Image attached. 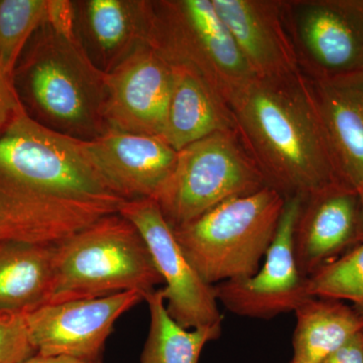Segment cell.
I'll use <instances>...</instances> for the list:
<instances>
[{"mask_svg":"<svg viewBox=\"0 0 363 363\" xmlns=\"http://www.w3.org/2000/svg\"><path fill=\"white\" fill-rule=\"evenodd\" d=\"M124 202L84 142L45 128L23 106L0 135V240L52 247Z\"/></svg>","mask_w":363,"mask_h":363,"instance_id":"cell-1","label":"cell"},{"mask_svg":"<svg viewBox=\"0 0 363 363\" xmlns=\"http://www.w3.org/2000/svg\"><path fill=\"white\" fill-rule=\"evenodd\" d=\"M236 130L267 187L306 197L341 182L332 162L309 81L257 77L231 100Z\"/></svg>","mask_w":363,"mask_h":363,"instance_id":"cell-2","label":"cell"},{"mask_svg":"<svg viewBox=\"0 0 363 363\" xmlns=\"http://www.w3.org/2000/svg\"><path fill=\"white\" fill-rule=\"evenodd\" d=\"M32 40L13 73L26 113L45 128L82 142L104 135L106 74L91 63L77 40L47 23Z\"/></svg>","mask_w":363,"mask_h":363,"instance_id":"cell-3","label":"cell"},{"mask_svg":"<svg viewBox=\"0 0 363 363\" xmlns=\"http://www.w3.org/2000/svg\"><path fill=\"white\" fill-rule=\"evenodd\" d=\"M162 279L138 228L114 213L55 245L48 304L138 291L147 296Z\"/></svg>","mask_w":363,"mask_h":363,"instance_id":"cell-4","label":"cell"},{"mask_svg":"<svg viewBox=\"0 0 363 363\" xmlns=\"http://www.w3.org/2000/svg\"><path fill=\"white\" fill-rule=\"evenodd\" d=\"M286 198L269 187L229 200L174 233L209 285L252 277L274 240Z\"/></svg>","mask_w":363,"mask_h":363,"instance_id":"cell-5","label":"cell"},{"mask_svg":"<svg viewBox=\"0 0 363 363\" xmlns=\"http://www.w3.org/2000/svg\"><path fill=\"white\" fill-rule=\"evenodd\" d=\"M149 44L192 72L227 104L257 78L212 0H152Z\"/></svg>","mask_w":363,"mask_h":363,"instance_id":"cell-6","label":"cell"},{"mask_svg":"<svg viewBox=\"0 0 363 363\" xmlns=\"http://www.w3.org/2000/svg\"><path fill=\"white\" fill-rule=\"evenodd\" d=\"M266 187L238 130L221 131L178 152L175 169L155 201L174 229Z\"/></svg>","mask_w":363,"mask_h":363,"instance_id":"cell-7","label":"cell"},{"mask_svg":"<svg viewBox=\"0 0 363 363\" xmlns=\"http://www.w3.org/2000/svg\"><path fill=\"white\" fill-rule=\"evenodd\" d=\"M298 69L311 81L363 70V0H281Z\"/></svg>","mask_w":363,"mask_h":363,"instance_id":"cell-8","label":"cell"},{"mask_svg":"<svg viewBox=\"0 0 363 363\" xmlns=\"http://www.w3.org/2000/svg\"><path fill=\"white\" fill-rule=\"evenodd\" d=\"M142 234L164 283L169 316L186 329L222 323L214 286L196 271L154 199L125 201L118 211Z\"/></svg>","mask_w":363,"mask_h":363,"instance_id":"cell-9","label":"cell"},{"mask_svg":"<svg viewBox=\"0 0 363 363\" xmlns=\"http://www.w3.org/2000/svg\"><path fill=\"white\" fill-rule=\"evenodd\" d=\"M303 198H286L277 233L259 271L248 278L214 286L217 300L228 311L241 317L271 319L295 312L310 298L308 279L298 272L294 252V231Z\"/></svg>","mask_w":363,"mask_h":363,"instance_id":"cell-10","label":"cell"},{"mask_svg":"<svg viewBox=\"0 0 363 363\" xmlns=\"http://www.w3.org/2000/svg\"><path fill=\"white\" fill-rule=\"evenodd\" d=\"M145 301L138 291L47 304L26 315L37 353L100 362L118 318Z\"/></svg>","mask_w":363,"mask_h":363,"instance_id":"cell-11","label":"cell"},{"mask_svg":"<svg viewBox=\"0 0 363 363\" xmlns=\"http://www.w3.org/2000/svg\"><path fill=\"white\" fill-rule=\"evenodd\" d=\"M175 70L147 44L106 74L104 119L107 130L162 136Z\"/></svg>","mask_w":363,"mask_h":363,"instance_id":"cell-12","label":"cell"},{"mask_svg":"<svg viewBox=\"0 0 363 363\" xmlns=\"http://www.w3.org/2000/svg\"><path fill=\"white\" fill-rule=\"evenodd\" d=\"M362 242L363 209L357 190L338 182L303 198L294 252L304 278Z\"/></svg>","mask_w":363,"mask_h":363,"instance_id":"cell-13","label":"cell"},{"mask_svg":"<svg viewBox=\"0 0 363 363\" xmlns=\"http://www.w3.org/2000/svg\"><path fill=\"white\" fill-rule=\"evenodd\" d=\"M84 147L98 174L124 201L156 199L178 159L161 136L111 130L84 142Z\"/></svg>","mask_w":363,"mask_h":363,"instance_id":"cell-14","label":"cell"},{"mask_svg":"<svg viewBox=\"0 0 363 363\" xmlns=\"http://www.w3.org/2000/svg\"><path fill=\"white\" fill-rule=\"evenodd\" d=\"M243 58L259 78L301 73L281 0H212Z\"/></svg>","mask_w":363,"mask_h":363,"instance_id":"cell-15","label":"cell"},{"mask_svg":"<svg viewBox=\"0 0 363 363\" xmlns=\"http://www.w3.org/2000/svg\"><path fill=\"white\" fill-rule=\"evenodd\" d=\"M76 39L98 70L108 74L149 44L150 0L74 1Z\"/></svg>","mask_w":363,"mask_h":363,"instance_id":"cell-16","label":"cell"},{"mask_svg":"<svg viewBox=\"0 0 363 363\" xmlns=\"http://www.w3.org/2000/svg\"><path fill=\"white\" fill-rule=\"evenodd\" d=\"M308 81L339 180L358 190L363 186V70Z\"/></svg>","mask_w":363,"mask_h":363,"instance_id":"cell-17","label":"cell"},{"mask_svg":"<svg viewBox=\"0 0 363 363\" xmlns=\"http://www.w3.org/2000/svg\"><path fill=\"white\" fill-rule=\"evenodd\" d=\"M173 67L175 81L162 140L180 152L213 133L236 130L233 111L225 100L192 72Z\"/></svg>","mask_w":363,"mask_h":363,"instance_id":"cell-18","label":"cell"},{"mask_svg":"<svg viewBox=\"0 0 363 363\" xmlns=\"http://www.w3.org/2000/svg\"><path fill=\"white\" fill-rule=\"evenodd\" d=\"M55 245L0 240V316L26 315L49 303Z\"/></svg>","mask_w":363,"mask_h":363,"instance_id":"cell-19","label":"cell"},{"mask_svg":"<svg viewBox=\"0 0 363 363\" xmlns=\"http://www.w3.org/2000/svg\"><path fill=\"white\" fill-rule=\"evenodd\" d=\"M290 363H321L363 331V314L342 301L310 297L297 309Z\"/></svg>","mask_w":363,"mask_h":363,"instance_id":"cell-20","label":"cell"},{"mask_svg":"<svg viewBox=\"0 0 363 363\" xmlns=\"http://www.w3.org/2000/svg\"><path fill=\"white\" fill-rule=\"evenodd\" d=\"M150 330L140 363H199L205 346L221 335L222 323L195 329L180 326L169 316L161 289L145 298Z\"/></svg>","mask_w":363,"mask_h":363,"instance_id":"cell-21","label":"cell"},{"mask_svg":"<svg viewBox=\"0 0 363 363\" xmlns=\"http://www.w3.org/2000/svg\"><path fill=\"white\" fill-rule=\"evenodd\" d=\"M48 0H0V63L13 76L35 33L47 23Z\"/></svg>","mask_w":363,"mask_h":363,"instance_id":"cell-22","label":"cell"},{"mask_svg":"<svg viewBox=\"0 0 363 363\" xmlns=\"http://www.w3.org/2000/svg\"><path fill=\"white\" fill-rule=\"evenodd\" d=\"M310 297L347 301L363 314V242L308 278Z\"/></svg>","mask_w":363,"mask_h":363,"instance_id":"cell-23","label":"cell"},{"mask_svg":"<svg viewBox=\"0 0 363 363\" xmlns=\"http://www.w3.org/2000/svg\"><path fill=\"white\" fill-rule=\"evenodd\" d=\"M35 353L26 315L0 316V363H23Z\"/></svg>","mask_w":363,"mask_h":363,"instance_id":"cell-24","label":"cell"},{"mask_svg":"<svg viewBox=\"0 0 363 363\" xmlns=\"http://www.w3.org/2000/svg\"><path fill=\"white\" fill-rule=\"evenodd\" d=\"M47 23L67 39L76 40V14L74 1L48 0Z\"/></svg>","mask_w":363,"mask_h":363,"instance_id":"cell-25","label":"cell"},{"mask_svg":"<svg viewBox=\"0 0 363 363\" xmlns=\"http://www.w3.org/2000/svg\"><path fill=\"white\" fill-rule=\"evenodd\" d=\"M20 97L13 84V77L9 75L0 63V135L21 111Z\"/></svg>","mask_w":363,"mask_h":363,"instance_id":"cell-26","label":"cell"},{"mask_svg":"<svg viewBox=\"0 0 363 363\" xmlns=\"http://www.w3.org/2000/svg\"><path fill=\"white\" fill-rule=\"evenodd\" d=\"M321 363H363V331L355 334Z\"/></svg>","mask_w":363,"mask_h":363,"instance_id":"cell-27","label":"cell"},{"mask_svg":"<svg viewBox=\"0 0 363 363\" xmlns=\"http://www.w3.org/2000/svg\"><path fill=\"white\" fill-rule=\"evenodd\" d=\"M23 363H104L100 362H87V360L78 359L63 355H43L35 353L33 357L28 358Z\"/></svg>","mask_w":363,"mask_h":363,"instance_id":"cell-28","label":"cell"},{"mask_svg":"<svg viewBox=\"0 0 363 363\" xmlns=\"http://www.w3.org/2000/svg\"><path fill=\"white\" fill-rule=\"evenodd\" d=\"M358 193H359L360 200H362V209H363V186L362 188L358 189Z\"/></svg>","mask_w":363,"mask_h":363,"instance_id":"cell-29","label":"cell"}]
</instances>
